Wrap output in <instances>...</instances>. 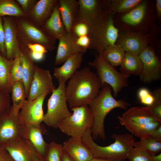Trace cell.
Segmentation results:
<instances>
[{"label": "cell", "instance_id": "1", "mask_svg": "<svg viewBox=\"0 0 161 161\" xmlns=\"http://www.w3.org/2000/svg\"><path fill=\"white\" fill-rule=\"evenodd\" d=\"M102 87L96 74L89 68L77 70L66 85V97L69 107L88 106Z\"/></svg>", "mask_w": 161, "mask_h": 161}, {"label": "cell", "instance_id": "2", "mask_svg": "<svg viewBox=\"0 0 161 161\" xmlns=\"http://www.w3.org/2000/svg\"><path fill=\"white\" fill-rule=\"evenodd\" d=\"M155 0H143L134 8L123 14H116L114 21L119 30H127L148 34L157 27Z\"/></svg>", "mask_w": 161, "mask_h": 161}, {"label": "cell", "instance_id": "3", "mask_svg": "<svg viewBox=\"0 0 161 161\" xmlns=\"http://www.w3.org/2000/svg\"><path fill=\"white\" fill-rule=\"evenodd\" d=\"M112 89L105 83L99 94L89 103L88 106L92 112L93 123L92 128V137L93 140L98 138L106 139L104 122L107 114L112 110L119 108L127 110L130 105L122 99L116 100L112 96Z\"/></svg>", "mask_w": 161, "mask_h": 161}, {"label": "cell", "instance_id": "4", "mask_svg": "<svg viewBox=\"0 0 161 161\" xmlns=\"http://www.w3.org/2000/svg\"><path fill=\"white\" fill-rule=\"evenodd\" d=\"M92 129H89L82 137V141L90 150L94 157L110 161H125L134 148L135 138L129 133H113V143L105 146L97 144L92 137Z\"/></svg>", "mask_w": 161, "mask_h": 161}, {"label": "cell", "instance_id": "5", "mask_svg": "<svg viewBox=\"0 0 161 161\" xmlns=\"http://www.w3.org/2000/svg\"><path fill=\"white\" fill-rule=\"evenodd\" d=\"M116 13L104 10L89 23L90 30L88 36L91 40L89 49L101 55L109 46L116 44L119 30L114 21Z\"/></svg>", "mask_w": 161, "mask_h": 161}, {"label": "cell", "instance_id": "6", "mask_svg": "<svg viewBox=\"0 0 161 161\" xmlns=\"http://www.w3.org/2000/svg\"><path fill=\"white\" fill-rule=\"evenodd\" d=\"M17 30V38L21 46L37 44L51 51L55 47V42L39 26L26 17H14Z\"/></svg>", "mask_w": 161, "mask_h": 161}, {"label": "cell", "instance_id": "7", "mask_svg": "<svg viewBox=\"0 0 161 161\" xmlns=\"http://www.w3.org/2000/svg\"><path fill=\"white\" fill-rule=\"evenodd\" d=\"M58 87L53 90L48 99L46 113L43 122L47 125L57 129L59 123L64 119L71 115L68 109L65 89L66 81L63 78L58 79Z\"/></svg>", "mask_w": 161, "mask_h": 161}, {"label": "cell", "instance_id": "8", "mask_svg": "<svg viewBox=\"0 0 161 161\" xmlns=\"http://www.w3.org/2000/svg\"><path fill=\"white\" fill-rule=\"evenodd\" d=\"M71 116L64 119L58 128L63 133L72 137L82 138L89 129H92L93 119L88 106L71 108Z\"/></svg>", "mask_w": 161, "mask_h": 161}, {"label": "cell", "instance_id": "9", "mask_svg": "<svg viewBox=\"0 0 161 161\" xmlns=\"http://www.w3.org/2000/svg\"><path fill=\"white\" fill-rule=\"evenodd\" d=\"M89 64L94 68L102 86L105 83L110 85L113 91L115 97L123 88L127 87L128 78L121 72H118L101 55L96 54L95 58Z\"/></svg>", "mask_w": 161, "mask_h": 161}, {"label": "cell", "instance_id": "10", "mask_svg": "<svg viewBox=\"0 0 161 161\" xmlns=\"http://www.w3.org/2000/svg\"><path fill=\"white\" fill-rule=\"evenodd\" d=\"M157 27L148 34L127 30H119L116 44L125 51L139 55L148 46H153L157 34Z\"/></svg>", "mask_w": 161, "mask_h": 161}, {"label": "cell", "instance_id": "11", "mask_svg": "<svg viewBox=\"0 0 161 161\" xmlns=\"http://www.w3.org/2000/svg\"><path fill=\"white\" fill-rule=\"evenodd\" d=\"M25 127L19 114H14L10 106L0 116V145L22 138Z\"/></svg>", "mask_w": 161, "mask_h": 161}, {"label": "cell", "instance_id": "12", "mask_svg": "<svg viewBox=\"0 0 161 161\" xmlns=\"http://www.w3.org/2000/svg\"><path fill=\"white\" fill-rule=\"evenodd\" d=\"M143 68L139 77L141 81L150 83L161 78V63L154 49L149 45L139 55Z\"/></svg>", "mask_w": 161, "mask_h": 161}, {"label": "cell", "instance_id": "13", "mask_svg": "<svg viewBox=\"0 0 161 161\" xmlns=\"http://www.w3.org/2000/svg\"><path fill=\"white\" fill-rule=\"evenodd\" d=\"M56 88L52 77L48 70L44 69L35 64L34 74L29 89L28 100H32L45 93H52Z\"/></svg>", "mask_w": 161, "mask_h": 161}, {"label": "cell", "instance_id": "14", "mask_svg": "<svg viewBox=\"0 0 161 161\" xmlns=\"http://www.w3.org/2000/svg\"><path fill=\"white\" fill-rule=\"evenodd\" d=\"M2 18L6 58L8 60H13L22 53L21 47L17 38L16 23L13 17L5 16Z\"/></svg>", "mask_w": 161, "mask_h": 161}, {"label": "cell", "instance_id": "15", "mask_svg": "<svg viewBox=\"0 0 161 161\" xmlns=\"http://www.w3.org/2000/svg\"><path fill=\"white\" fill-rule=\"evenodd\" d=\"M48 95L45 93L34 99L26 100L19 113L20 118L25 126L41 124L44 115L43 104Z\"/></svg>", "mask_w": 161, "mask_h": 161}, {"label": "cell", "instance_id": "16", "mask_svg": "<svg viewBox=\"0 0 161 161\" xmlns=\"http://www.w3.org/2000/svg\"><path fill=\"white\" fill-rule=\"evenodd\" d=\"M2 145L15 161H37L40 158L31 144L21 138L7 142Z\"/></svg>", "mask_w": 161, "mask_h": 161}, {"label": "cell", "instance_id": "17", "mask_svg": "<svg viewBox=\"0 0 161 161\" xmlns=\"http://www.w3.org/2000/svg\"><path fill=\"white\" fill-rule=\"evenodd\" d=\"M47 130L41 124L25 126L22 138L28 141L33 147L40 158L44 159L47 153L49 143L44 140L43 135Z\"/></svg>", "mask_w": 161, "mask_h": 161}, {"label": "cell", "instance_id": "18", "mask_svg": "<svg viewBox=\"0 0 161 161\" xmlns=\"http://www.w3.org/2000/svg\"><path fill=\"white\" fill-rule=\"evenodd\" d=\"M78 37L71 32H67L59 39L56 55L55 62L56 65L61 64L69 57L78 53H84L87 50L78 44Z\"/></svg>", "mask_w": 161, "mask_h": 161}, {"label": "cell", "instance_id": "19", "mask_svg": "<svg viewBox=\"0 0 161 161\" xmlns=\"http://www.w3.org/2000/svg\"><path fill=\"white\" fill-rule=\"evenodd\" d=\"M62 145L65 151L74 161H89L94 157L82 138L71 137Z\"/></svg>", "mask_w": 161, "mask_h": 161}, {"label": "cell", "instance_id": "20", "mask_svg": "<svg viewBox=\"0 0 161 161\" xmlns=\"http://www.w3.org/2000/svg\"><path fill=\"white\" fill-rule=\"evenodd\" d=\"M57 0L38 1L26 14V17L41 27L51 15Z\"/></svg>", "mask_w": 161, "mask_h": 161}, {"label": "cell", "instance_id": "21", "mask_svg": "<svg viewBox=\"0 0 161 161\" xmlns=\"http://www.w3.org/2000/svg\"><path fill=\"white\" fill-rule=\"evenodd\" d=\"M41 27L55 41L67 32L61 20L58 1L50 16Z\"/></svg>", "mask_w": 161, "mask_h": 161}, {"label": "cell", "instance_id": "22", "mask_svg": "<svg viewBox=\"0 0 161 161\" xmlns=\"http://www.w3.org/2000/svg\"><path fill=\"white\" fill-rule=\"evenodd\" d=\"M59 9L62 22L67 32H70L78 20L79 4L76 0H58Z\"/></svg>", "mask_w": 161, "mask_h": 161}, {"label": "cell", "instance_id": "23", "mask_svg": "<svg viewBox=\"0 0 161 161\" xmlns=\"http://www.w3.org/2000/svg\"><path fill=\"white\" fill-rule=\"evenodd\" d=\"M78 20L90 23L104 10L101 0H78Z\"/></svg>", "mask_w": 161, "mask_h": 161}, {"label": "cell", "instance_id": "24", "mask_svg": "<svg viewBox=\"0 0 161 161\" xmlns=\"http://www.w3.org/2000/svg\"><path fill=\"white\" fill-rule=\"evenodd\" d=\"M121 116L139 124H147L158 122H161V121L154 116L149 106L131 107L123 113Z\"/></svg>", "mask_w": 161, "mask_h": 161}, {"label": "cell", "instance_id": "25", "mask_svg": "<svg viewBox=\"0 0 161 161\" xmlns=\"http://www.w3.org/2000/svg\"><path fill=\"white\" fill-rule=\"evenodd\" d=\"M83 54H75L68 58L60 67H55L53 75L57 79L64 78L66 81L72 76L81 66L83 60Z\"/></svg>", "mask_w": 161, "mask_h": 161}, {"label": "cell", "instance_id": "26", "mask_svg": "<svg viewBox=\"0 0 161 161\" xmlns=\"http://www.w3.org/2000/svg\"><path fill=\"white\" fill-rule=\"evenodd\" d=\"M118 119L120 125L124 126L133 136L140 139L151 136L153 131L161 124L156 122L147 124L137 123L118 116Z\"/></svg>", "mask_w": 161, "mask_h": 161}, {"label": "cell", "instance_id": "27", "mask_svg": "<svg viewBox=\"0 0 161 161\" xmlns=\"http://www.w3.org/2000/svg\"><path fill=\"white\" fill-rule=\"evenodd\" d=\"M22 53L21 57L23 68L24 84L26 98L28 96L29 89L35 72V64L30 54V50L27 47L21 46Z\"/></svg>", "mask_w": 161, "mask_h": 161}, {"label": "cell", "instance_id": "28", "mask_svg": "<svg viewBox=\"0 0 161 161\" xmlns=\"http://www.w3.org/2000/svg\"><path fill=\"white\" fill-rule=\"evenodd\" d=\"M143 68L139 55L126 52L124 59L120 65V72L128 78L131 75H139Z\"/></svg>", "mask_w": 161, "mask_h": 161}, {"label": "cell", "instance_id": "29", "mask_svg": "<svg viewBox=\"0 0 161 161\" xmlns=\"http://www.w3.org/2000/svg\"><path fill=\"white\" fill-rule=\"evenodd\" d=\"M13 60H10L0 54V91L9 94L12 83L11 69Z\"/></svg>", "mask_w": 161, "mask_h": 161}, {"label": "cell", "instance_id": "30", "mask_svg": "<svg viewBox=\"0 0 161 161\" xmlns=\"http://www.w3.org/2000/svg\"><path fill=\"white\" fill-rule=\"evenodd\" d=\"M143 0H103L104 10H109L116 14H123L129 11Z\"/></svg>", "mask_w": 161, "mask_h": 161}, {"label": "cell", "instance_id": "31", "mask_svg": "<svg viewBox=\"0 0 161 161\" xmlns=\"http://www.w3.org/2000/svg\"><path fill=\"white\" fill-rule=\"evenodd\" d=\"M11 93L13 112L14 114L18 115L26 100L25 89L23 82L14 83L12 85Z\"/></svg>", "mask_w": 161, "mask_h": 161}, {"label": "cell", "instance_id": "32", "mask_svg": "<svg viewBox=\"0 0 161 161\" xmlns=\"http://www.w3.org/2000/svg\"><path fill=\"white\" fill-rule=\"evenodd\" d=\"M126 52L120 45L116 44L107 47L101 55L113 66H120L122 62Z\"/></svg>", "mask_w": 161, "mask_h": 161}, {"label": "cell", "instance_id": "33", "mask_svg": "<svg viewBox=\"0 0 161 161\" xmlns=\"http://www.w3.org/2000/svg\"><path fill=\"white\" fill-rule=\"evenodd\" d=\"M26 17L20 5L14 0H0V16Z\"/></svg>", "mask_w": 161, "mask_h": 161}, {"label": "cell", "instance_id": "34", "mask_svg": "<svg viewBox=\"0 0 161 161\" xmlns=\"http://www.w3.org/2000/svg\"><path fill=\"white\" fill-rule=\"evenodd\" d=\"M134 148L140 149L151 156H153L160 153L161 142L156 141L149 136L135 142Z\"/></svg>", "mask_w": 161, "mask_h": 161}, {"label": "cell", "instance_id": "35", "mask_svg": "<svg viewBox=\"0 0 161 161\" xmlns=\"http://www.w3.org/2000/svg\"><path fill=\"white\" fill-rule=\"evenodd\" d=\"M63 151L62 145L52 141L49 143L48 150L44 160L45 161H61Z\"/></svg>", "mask_w": 161, "mask_h": 161}, {"label": "cell", "instance_id": "36", "mask_svg": "<svg viewBox=\"0 0 161 161\" xmlns=\"http://www.w3.org/2000/svg\"><path fill=\"white\" fill-rule=\"evenodd\" d=\"M11 73L12 84L16 82L22 81L23 68L21 55L13 59Z\"/></svg>", "mask_w": 161, "mask_h": 161}, {"label": "cell", "instance_id": "37", "mask_svg": "<svg viewBox=\"0 0 161 161\" xmlns=\"http://www.w3.org/2000/svg\"><path fill=\"white\" fill-rule=\"evenodd\" d=\"M154 97L153 104L149 107L154 116L161 121V89L159 87L155 89L152 93Z\"/></svg>", "mask_w": 161, "mask_h": 161}, {"label": "cell", "instance_id": "38", "mask_svg": "<svg viewBox=\"0 0 161 161\" xmlns=\"http://www.w3.org/2000/svg\"><path fill=\"white\" fill-rule=\"evenodd\" d=\"M89 30V23L84 21L77 20L73 25L70 32L78 38L88 35Z\"/></svg>", "mask_w": 161, "mask_h": 161}, {"label": "cell", "instance_id": "39", "mask_svg": "<svg viewBox=\"0 0 161 161\" xmlns=\"http://www.w3.org/2000/svg\"><path fill=\"white\" fill-rule=\"evenodd\" d=\"M128 159L129 161H152V157L140 149L134 148Z\"/></svg>", "mask_w": 161, "mask_h": 161}, {"label": "cell", "instance_id": "40", "mask_svg": "<svg viewBox=\"0 0 161 161\" xmlns=\"http://www.w3.org/2000/svg\"><path fill=\"white\" fill-rule=\"evenodd\" d=\"M138 96L140 102L146 106H150L154 101V97L152 93L145 88H141L139 90Z\"/></svg>", "mask_w": 161, "mask_h": 161}, {"label": "cell", "instance_id": "41", "mask_svg": "<svg viewBox=\"0 0 161 161\" xmlns=\"http://www.w3.org/2000/svg\"><path fill=\"white\" fill-rule=\"evenodd\" d=\"M9 94L0 91V116L10 106Z\"/></svg>", "mask_w": 161, "mask_h": 161}, {"label": "cell", "instance_id": "42", "mask_svg": "<svg viewBox=\"0 0 161 161\" xmlns=\"http://www.w3.org/2000/svg\"><path fill=\"white\" fill-rule=\"evenodd\" d=\"M21 6L23 11L27 14L38 1L37 0H16Z\"/></svg>", "mask_w": 161, "mask_h": 161}, {"label": "cell", "instance_id": "43", "mask_svg": "<svg viewBox=\"0 0 161 161\" xmlns=\"http://www.w3.org/2000/svg\"><path fill=\"white\" fill-rule=\"evenodd\" d=\"M0 54L6 58V52L4 43V31L2 18L0 16Z\"/></svg>", "mask_w": 161, "mask_h": 161}, {"label": "cell", "instance_id": "44", "mask_svg": "<svg viewBox=\"0 0 161 161\" xmlns=\"http://www.w3.org/2000/svg\"><path fill=\"white\" fill-rule=\"evenodd\" d=\"M77 42L78 45L83 48L87 50L90 48L91 41L88 35H84L78 38Z\"/></svg>", "mask_w": 161, "mask_h": 161}, {"label": "cell", "instance_id": "45", "mask_svg": "<svg viewBox=\"0 0 161 161\" xmlns=\"http://www.w3.org/2000/svg\"><path fill=\"white\" fill-rule=\"evenodd\" d=\"M27 47L30 51L32 52L45 54L47 51L44 46L39 44H30L28 45Z\"/></svg>", "mask_w": 161, "mask_h": 161}, {"label": "cell", "instance_id": "46", "mask_svg": "<svg viewBox=\"0 0 161 161\" xmlns=\"http://www.w3.org/2000/svg\"><path fill=\"white\" fill-rule=\"evenodd\" d=\"M0 161H15L4 147L0 145Z\"/></svg>", "mask_w": 161, "mask_h": 161}, {"label": "cell", "instance_id": "47", "mask_svg": "<svg viewBox=\"0 0 161 161\" xmlns=\"http://www.w3.org/2000/svg\"><path fill=\"white\" fill-rule=\"evenodd\" d=\"M154 9L157 19L160 24L161 20V0H155Z\"/></svg>", "mask_w": 161, "mask_h": 161}, {"label": "cell", "instance_id": "48", "mask_svg": "<svg viewBox=\"0 0 161 161\" xmlns=\"http://www.w3.org/2000/svg\"><path fill=\"white\" fill-rule=\"evenodd\" d=\"M150 136L156 141L161 142V124L154 130Z\"/></svg>", "mask_w": 161, "mask_h": 161}, {"label": "cell", "instance_id": "49", "mask_svg": "<svg viewBox=\"0 0 161 161\" xmlns=\"http://www.w3.org/2000/svg\"><path fill=\"white\" fill-rule=\"evenodd\" d=\"M30 54L31 58L34 61H41L44 58V54L41 53L30 51Z\"/></svg>", "mask_w": 161, "mask_h": 161}, {"label": "cell", "instance_id": "50", "mask_svg": "<svg viewBox=\"0 0 161 161\" xmlns=\"http://www.w3.org/2000/svg\"><path fill=\"white\" fill-rule=\"evenodd\" d=\"M61 161H74L65 151L64 149Z\"/></svg>", "mask_w": 161, "mask_h": 161}, {"label": "cell", "instance_id": "51", "mask_svg": "<svg viewBox=\"0 0 161 161\" xmlns=\"http://www.w3.org/2000/svg\"><path fill=\"white\" fill-rule=\"evenodd\" d=\"M152 157V161H161V153Z\"/></svg>", "mask_w": 161, "mask_h": 161}, {"label": "cell", "instance_id": "52", "mask_svg": "<svg viewBox=\"0 0 161 161\" xmlns=\"http://www.w3.org/2000/svg\"><path fill=\"white\" fill-rule=\"evenodd\" d=\"M89 161H110L104 159L94 157Z\"/></svg>", "mask_w": 161, "mask_h": 161}, {"label": "cell", "instance_id": "53", "mask_svg": "<svg viewBox=\"0 0 161 161\" xmlns=\"http://www.w3.org/2000/svg\"><path fill=\"white\" fill-rule=\"evenodd\" d=\"M37 161H45L44 159L39 158Z\"/></svg>", "mask_w": 161, "mask_h": 161}]
</instances>
